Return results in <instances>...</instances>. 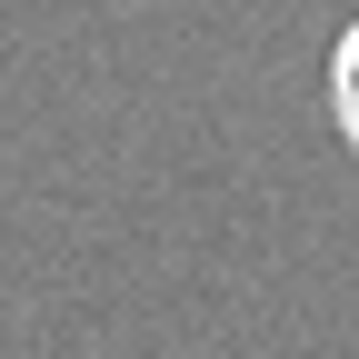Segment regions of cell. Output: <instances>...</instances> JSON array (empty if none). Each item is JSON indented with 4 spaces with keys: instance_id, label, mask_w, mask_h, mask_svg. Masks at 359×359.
Masks as SVG:
<instances>
[{
    "instance_id": "6da1fadb",
    "label": "cell",
    "mask_w": 359,
    "mask_h": 359,
    "mask_svg": "<svg viewBox=\"0 0 359 359\" xmlns=\"http://www.w3.org/2000/svg\"><path fill=\"white\" fill-rule=\"evenodd\" d=\"M330 110H339V130H349V150H359V20L339 30V60H330Z\"/></svg>"
}]
</instances>
